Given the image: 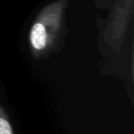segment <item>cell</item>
I'll list each match as a JSON object with an SVG mask.
<instances>
[{
    "instance_id": "1",
    "label": "cell",
    "mask_w": 134,
    "mask_h": 134,
    "mask_svg": "<svg viewBox=\"0 0 134 134\" xmlns=\"http://www.w3.org/2000/svg\"><path fill=\"white\" fill-rule=\"evenodd\" d=\"M0 134H14L13 129L3 110L2 107L0 106Z\"/></svg>"
}]
</instances>
